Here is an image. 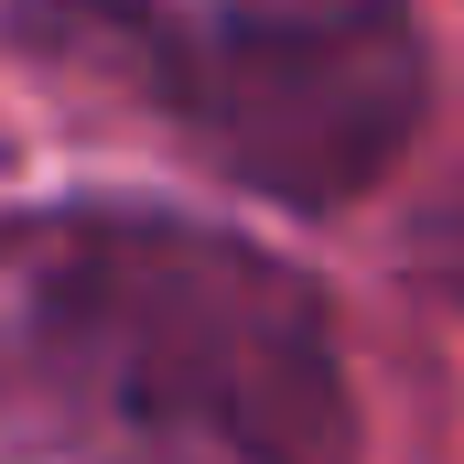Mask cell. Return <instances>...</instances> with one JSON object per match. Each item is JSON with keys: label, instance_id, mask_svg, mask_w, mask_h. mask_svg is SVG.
I'll use <instances>...</instances> for the list:
<instances>
[{"label": "cell", "instance_id": "6da1fadb", "mask_svg": "<svg viewBox=\"0 0 464 464\" xmlns=\"http://www.w3.org/2000/svg\"><path fill=\"white\" fill-rule=\"evenodd\" d=\"M0 421L76 464H356L335 303L162 206L0 227Z\"/></svg>", "mask_w": 464, "mask_h": 464}, {"label": "cell", "instance_id": "7a4b0ae2", "mask_svg": "<svg viewBox=\"0 0 464 464\" xmlns=\"http://www.w3.org/2000/svg\"><path fill=\"white\" fill-rule=\"evenodd\" d=\"M140 98L227 184L335 217L400 173L432 109L411 0H98Z\"/></svg>", "mask_w": 464, "mask_h": 464}]
</instances>
